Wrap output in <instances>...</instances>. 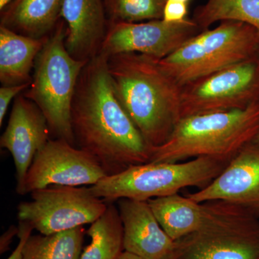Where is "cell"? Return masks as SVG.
<instances>
[{"label":"cell","mask_w":259,"mask_h":259,"mask_svg":"<svg viewBox=\"0 0 259 259\" xmlns=\"http://www.w3.org/2000/svg\"><path fill=\"white\" fill-rule=\"evenodd\" d=\"M167 0H104L109 23H141L163 18Z\"/></svg>","instance_id":"22"},{"label":"cell","mask_w":259,"mask_h":259,"mask_svg":"<svg viewBox=\"0 0 259 259\" xmlns=\"http://www.w3.org/2000/svg\"><path fill=\"white\" fill-rule=\"evenodd\" d=\"M91 243L80 259H117L123 249V227L118 208L108 204L101 217L92 223L88 232Z\"/></svg>","instance_id":"19"},{"label":"cell","mask_w":259,"mask_h":259,"mask_svg":"<svg viewBox=\"0 0 259 259\" xmlns=\"http://www.w3.org/2000/svg\"><path fill=\"white\" fill-rule=\"evenodd\" d=\"M31 225L25 221H19L18 233L19 243L14 251L8 259H23V250L25 243L31 236L32 230Z\"/></svg>","instance_id":"25"},{"label":"cell","mask_w":259,"mask_h":259,"mask_svg":"<svg viewBox=\"0 0 259 259\" xmlns=\"http://www.w3.org/2000/svg\"><path fill=\"white\" fill-rule=\"evenodd\" d=\"M258 101V54L182 87L181 118L245 108Z\"/></svg>","instance_id":"8"},{"label":"cell","mask_w":259,"mask_h":259,"mask_svg":"<svg viewBox=\"0 0 259 259\" xmlns=\"http://www.w3.org/2000/svg\"><path fill=\"white\" fill-rule=\"evenodd\" d=\"M163 231L175 241L200 231L221 214L226 202H197L176 194L148 201Z\"/></svg>","instance_id":"16"},{"label":"cell","mask_w":259,"mask_h":259,"mask_svg":"<svg viewBox=\"0 0 259 259\" xmlns=\"http://www.w3.org/2000/svg\"><path fill=\"white\" fill-rule=\"evenodd\" d=\"M48 37L34 38L0 25V81L2 86L31 82L35 59Z\"/></svg>","instance_id":"17"},{"label":"cell","mask_w":259,"mask_h":259,"mask_svg":"<svg viewBox=\"0 0 259 259\" xmlns=\"http://www.w3.org/2000/svg\"><path fill=\"white\" fill-rule=\"evenodd\" d=\"M188 4L167 0L163 13V20L168 23H179L187 19Z\"/></svg>","instance_id":"24"},{"label":"cell","mask_w":259,"mask_h":259,"mask_svg":"<svg viewBox=\"0 0 259 259\" xmlns=\"http://www.w3.org/2000/svg\"><path fill=\"white\" fill-rule=\"evenodd\" d=\"M18 228L15 226H11L4 234L1 237V241H0V250L1 253H4L8 250V247L11 243L12 240L15 235L18 236Z\"/></svg>","instance_id":"26"},{"label":"cell","mask_w":259,"mask_h":259,"mask_svg":"<svg viewBox=\"0 0 259 259\" xmlns=\"http://www.w3.org/2000/svg\"><path fill=\"white\" fill-rule=\"evenodd\" d=\"M45 116L23 93L15 98L9 121L0 138V146L12 155L16 170V192L25 194L27 174L35 155L50 140Z\"/></svg>","instance_id":"12"},{"label":"cell","mask_w":259,"mask_h":259,"mask_svg":"<svg viewBox=\"0 0 259 259\" xmlns=\"http://www.w3.org/2000/svg\"><path fill=\"white\" fill-rule=\"evenodd\" d=\"M106 176L90 153L64 139H51L32 162L25 178V194L50 186H93Z\"/></svg>","instance_id":"11"},{"label":"cell","mask_w":259,"mask_h":259,"mask_svg":"<svg viewBox=\"0 0 259 259\" xmlns=\"http://www.w3.org/2000/svg\"><path fill=\"white\" fill-rule=\"evenodd\" d=\"M84 236L83 226L51 235L30 236L23 259H80Z\"/></svg>","instance_id":"21"},{"label":"cell","mask_w":259,"mask_h":259,"mask_svg":"<svg viewBox=\"0 0 259 259\" xmlns=\"http://www.w3.org/2000/svg\"><path fill=\"white\" fill-rule=\"evenodd\" d=\"M117 259H144L141 258V257L139 256V255H135L134 253H130V252L124 251L122 252V253L119 256V258Z\"/></svg>","instance_id":"27"},{"label":"cell","mask_w":259,"mask_h":259,"mask_svg":"<svg viewBox=\"0 0 259 259\" xmlns=\"http://www.w3.org/2000/svg\"><path fill=\"white\" fill-rule=\"evenodd\" d=\"M192 20L202 31L225 20L248 24L256 32L259 44V0H207L195 10Z\"/></svg>","instance_id":"20"},{"label":"cell","mask_w":259,"mask_h":259,"mask_svg":"<svg viewBox=\"0 0 259 259\" xmlns=\"http://www.w3.org/2000/svg\"><path fill=\"white\" fill-rule=\"evenodd\" d=\"M177 243L172 259H259V220L232 204L208 226Z\"/></svg>","instance_id":"7"},{"label":"cell","mask_w":259,"mask_h":259,"mask_svg":"<svg viewBox=\"0 0 259 259\" xmlns=\"http://www.w3.org/2000/svg\"><path fill=\"white\" fill-rule=\"evenodd\" d=\"M66 26L59 21L37 55L31 83L23 93L47 119L51 136L76 146L71 110L80 74L88 61L70 55L65 45Z\"/></svg>","instance_id":"4"},{"label":"cell","mask_w":259,"mask_h":259,"mask_svg":"<svg viewBox=\"0 0 259 259\" xmlns=\"http://www.w3.org/2000/svg\"><path fill=\"white\" fill-rule=\"evenodd\" d=\"M63 0H13L1 11L0 25L34 38L49 36L61 19Z\"/></svg>","instance_id":"18"},{"label":"cell","mask_w":259,"mask_h":259,"mask_svg":"<svg viewBox=\"0 0 259 259\" xmlns=\"http://www.w3.org/2000/svg\"><path fill=\"white\" fill-rule=\"evenodd\" d=\"M228 162L209 157L176 163L149 162L105 177L90 188L94 195L105 202L121 199L148 201L178 194L185 187H205Z\"/></svg>","instance_id":"6"},{"label":"cell","mask_w":259,"mask_h":259,"mask_svg":"<svg viewBox=\"0 0 259 259\" xmlns=\"http://www.w3.org/2000/svg\"><path fill=\"white\" fill-rule=\"evenodd\" d=\"M13 0H0V10H3L13 2Z\"/></svg>","instance_id":"28"},{"label":"cell","mask_w":259,"mask_h":259,"mask_svg":"<svg viewBox=\"0 0 259 259\" xmlns=\"http://www.w3.org/2000/svg\"><path fill=\"white\" fill-rule=\"evenodd\" d=\"M202 31L193 20L168 23L163 19L141 23H109L100 53L143 54L161 60Z\"/></svg>","instance_id":"10"},{"label":"cell","mask_w":259,"mask_h":259,"mask_svg":"<svg viewBox=\"0 0 259 259\" xmlns=\"http://www.w3.org/2000/svg\"><path fill=\"white\" fill-rule=\"evenodd\" d=\"M171 1L180 2V3H187V4H188L190 0H171Z\"/></svg>","instance_id":"29"},{"label":"cell","mask_w":259,"mask_h":259,"mask_svg":"<svg viewBox=\"0 0 259 259\" xmlns=\"http://www.w3.org/2000/svg\"><path fill=\"white\" fill-rule=\"evenodd\" d=\"M107 59L100 53L83 67L71 105V125L76 146L110 176L149 163L152 148L119 101Z\"/></svg>","instance_id":"1"},{"label":"cell","mask_w":259,"mask_h":259,"mask_svg":"<svg viewBox=\"0 0 259 259\" xmlns=\"http://www.w3.org/2000/svg\"><path fill=\"white\" fill-rule=\"evenodd\" d=\"M259 131V101L243 109L182 117L168 139L151 148L150 162L176 163L199 157L230 161Z\"/></svg>","instance_id":"3"},{"label":"cell","mask_w":259,"mask_h":259,"mask_svg":"<svg viewBox=\"0 0 259 259\" xmlns=\"http://www.w3.org/2000/svg\"><path fill=\"white\" fill-rule=\"evenodd\" d=\"M30 194L31 201L18 205V220L30 223L42 235L92 224L108 206L94 195L90 187L54 185Z\"/></svg>","instance_id":"9"},{"label":"cell","mask_w":259,"mask_h":259,"mask_svg":"<svg viewBox=\"0 0 259 259\" xmlns=\"http://www.w3.org/2000/svg\"><path fill=\"white\" fill-rule=\"evenodd\" d=\"M61 18L70 55L89 61L100 54L109 26L104 0H63Z\"/></svg>","instance_id":"15"},{"label":"cell","mask_w":259,"mask_h":259,"mask_svg":"<svg viewBox=\"0 0 259 259\" xmlns=\"http://www.w3.org/2000/svg\"><path fill=\"white\" fill-rule=\"evenodd\" d=\"M118 210L124 250L144 259L173 258L177 241L163 231L148 201L119 199Z\"/></svg>","instance_id":"14"},{"label":"cell","mask_w":259,"mask_h":259,"mask_svg":"<svg viewBox=\"0 0 259 259\" xmlns=\"http://www.w3.org/2000/svg\"><path fill=\"white\" fill-rule=\"evenodd\" d=\"M187 197L197 202L224 201L259 213V146L242 148L216 178Z\"/></svg>","instance_id":"13"},{"label":"cell","mask_w":259,"mask_h":259,"mask_svg":"<svg viewBox=\"0 0 259 259\" xmlns=\"http://www.w3.org/2000/svg\"><path fill=\"white\" fill-rule=\"evenodd\" d=\"M254 142L255 143V144H258L259 146V131L258 134H257L256 137H255Z\"/></svg>","instance_id":"30"},{"label":"cell","mask_w":259,"mask_h":259,"mask_svg":"<svg viewBox=\"0 0 259 259\" xmlns=\"http://www.w3.org/2000/svg\"><path fill=\"white\" fill-rule=\"evenodd\" d=\"M30 83L13 86H2L0 88V127L3 126L10 102L13 98H16L19 95L24 93L30 87Z\"/></svg>","instance_id":"23"},{"label":"cell","mask_w":259,"mask_h":259,"mask_svg":"<svg viewBox=\"0 0 259 259\" xmlns=\"http://www.w3.org/2000/svg\"><path fill=\"white\" fill-rule=\"evenodd\" d=\"M259 54L256 32L236 20L202 30L164 59L161 69L180 87Z\"/></svg>","instance_id":"5"},{"label":"cell","mask_w":259,"mask_h":259,"mask_svg":"<svg viewBox=\"0 0 259 259\" xmlns=\"http://www.w3.org/2000/svg\"><path fill=\"white\" fill-rule=\"evenodd\" d=\"M108 71L124 110L151 148L161 146L180 120L182 87L157 59L136 53L109 56Z\"/></svg>","instance_id":"2"}]
</instances>
